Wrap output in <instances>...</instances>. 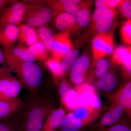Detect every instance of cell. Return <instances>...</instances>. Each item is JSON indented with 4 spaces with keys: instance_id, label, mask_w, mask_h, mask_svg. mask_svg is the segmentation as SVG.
<instances>
[{
    "instance_id": "1",
    "label": "cell",
    "mask_w": 131,
    "mask_h": 131,
    "mask_svg": "<svg viewBox=\"0 0 131 131\" xmlns=\"http://www.w3.org/2000/svg\"><path fill=\"white\" fill-rule=\"evenodd\" d=\"M51 107L42 98H33L26 107L19 124L21 131H41L45 119L51 112Z\"/></svg>"
},
{
    "instance_id": "2",
    "label": "cell",
    "mask_w": 131,
    "mask_h": 131,
    "mask_svg": "<svg viewBox=\"0 0 131 131\" xmlns=\"http://www.w3.org/2000/svg\"><path fill=\"white\" fill-rule=\"evenodd\" d=\"M26 4L23 22L32 27H39L46 25L53 16L46 1H24Z\"/></svg>"
},
{
    "instance_id": "3",
    "label": "cell",
    "mask_w": 131,
    "mask_h": 131,
    "mask_svg": "<svg viewBox=\"0 0 131 131\" xmlns=\"http://www.w3.org/2000/svg\"><path fill=\"white\" fill-rule=\"evenodd\" d=\"M14 72L22 88L31 94L35 93L42 79V70L39 65L34 62H23L17 66Z\"/></svg>"
},
{
    "instance_id": "4",
    "label": "cell",
    "mask_w": 131,
    "mask_h": 131,
    "mask_svg": "<svg viewBox=\"0 0 131 131\" xmlns=\"http://www.w3.org/2000/svg\"><path fill=\"white\" fill-rule=\"evenodd\" d=\"M26 4L25 2L15 1L0 12V28L9 25L22 24Z\"/></svg>"
},
{
    "instance_id": "5",
    "label": "cell",
    "mask_w": 131,
    "mask_h": 131,
    "mask_svg": "<svg viewBox=\"0 0 131 131\" xmlns=\"http://www.w3.org/2000/svg\"><path fill=\"white\" fill-rule=\"evenodd\" d=\"M9 69L14 71L20 63L23 62H34L36 59L28 48L22 46L14 45L2 48Z\"/></svg>"
},
{
    "instance_id": "6",
    "label": "cell",
    "mask_w": 131,
    "mask_h": 131,
    "mask_svg": "<svg viewBox=\"0 0 131 131\" xmlns=\"http://www.w3.org/2000/svg\"><path fill=\"white\" fill-rule=\"evenodd\" d=\"M9 68L0 77V100L10 101L18 98L21 86L18 80L11 73Z\"/></svg>"
},
{
    "instance_id": "7",
    "label": "cell",
    "mask_w": 131,
    "mask_h": 131,
    "mask_svg": "<svg viewBox=\"0 0 131 131\" xmlns=\"http://www.w3.org/2000/svg\"><path fill=\"white\" fill-rule=\"evenodd\" d=\"M114 48V38L111 33L98 34L93 38L92 50L94 63L111 55Z\"/></svg>"
},
{
    "instance_id": "8",
    "label": "cell",
    "mask_w": 131,
    "mask_h": 131,
    "mask_svg": "<svg viewBox=\"0 0 131 131\" xmlns=\"http://www.w3.org/2000/svg\"><path fill=\"white\" fill-rule=\"evenodd\" d=\"M117 14L115 9L109 8H95L92 15V21L98 34L108 32L112 28Z\"/></svg>"
},
{
    "instance_id": "9",
    "label": "cell",
    "mask_w": 131,
    "mask_h": 131,
    "mask_svg": "<svg viewBox=\"0 0 131 131\" xmlns=\"http://www.w3.org/2000/svg\"><path fill=\"white\" fill-rule=\"evenodd\" d=\"M72 47L69 32H61L54 35L50 51L51 57L62 61L72 49Z\"/></svg>"
},
{
    "instance_id": "10",
    "label": "cell",
    "mask_w": 131,
    "mask_h": 131,
    "mask_svg": "<svg viewBox=\"0 0 131 131\" xmlns=\"http://www.w3.org/2000/svg\"><path fill=\"white\" fill-rule=\"evenodd\" d=\"M90 65V59L88 56L83 54L79 57L71 70L70 78L73 83L77 86L83 84Z\"/></svg>"
},
{
    "instance_id": "11",
    "label": "cell",
    "mask_w": 131,
    "mask_h": 131,
    "mask_svg": "<svg viewBox=\"0 0 131 131\" xmlns=\"http://www.w3.org/2000/svg\"><path fill=\"white\" fill-rule=\"evenodd\" d=\"M80 0H48L46 1L51 9L53 16L61 12H65L75 15L79 9Z\"/></svg>"
},
{
    "instance_id": "12",
    "label": "cell",
    "mask_w": 131,
    "mask_h": 131,
    "mask_svg": "<svg viewBox=\"0 0 131 131\" xmlns=\"http://www.w3.org/2000/svg\"><path fill=\"white\" fill-rule=\"evenodd\" d=\"M18 35L17 41L19 45L29 47L38 40L37 30L35 27H32L22 23L18 26Z\"/></svg>"
},
{
    "instance_id": "13",
    "label": "cell",
    "mask_w": 131,
    "mask_h": 131,
    "mask_svg": "<svg viewBox=\"0 0 131 131\" xmlns=\"http://www.w3.org/2000/svg\"><path fill=\"white\" fill-rule=\"evenodd\" d=\"M113 62L121 66L124 70L131 75V47L119 46L115 50L112 57Z\"/></svg>"
},
{
    "instance_id": "14",
    "label": "cell",
    "mask_w": 131,
    "mask_h": 131,
    "mask_svg": "<svg viewBox=\"0 0 131 131\" xmlns=\"http://www.w3.org/2000/svg\"><path fill=\"white\" fill-rule=\"evenodd\" d=\"M124 107L118 103H113L107 112L103 115L100 121V130L105 127L112 125L120 118L124 113Z\"/></svg>"
},
{
    "instance_id": "15",
    "label": "cell",
    "mask_w": 131,
    "mask_h": 131,
    "mask_svg": "<svg viewBox=\"0 0 131 131\" xmlns=\"http://www.w3.org/2000/svg\"><path fill=\"white\" fill-rule=\"evenodd\" d=\"M113 103H118L124 107L129 114L131 110V83L129 81L118 90L112 96Z\"/></svg>"
},
{
    "instance_id": "16",
    "label": "cell",
    "mask_w": 131,
    "mask_h": 131,
    "mask_svg": "<svg viewBox=\"0 0 131 131\" xmlns=\"http://www.w3.org/2000/svg\"><path fill=\"white\" fill-rule=\"evenodd\" d=\"M18 35V26L9 25L0 28V45L2 48L14 45Z\"/></svg>"
},
{
    "instance_id": "17",
    "label": "cell",
    "mask_w": 131,
    "mask_h": 131,
    "mask_svg": "<svg viewBox=\"0 0 131 131\" xmlns=\"http://www.w3.org/2000/svg\"><path fill=\"white\" fill-rule=\"evenodd\" d=\"M23 106L21 100L17 98L10 101L0 100V121L4 120L18 112Z\"/></svg>"
},
{
    "instance_id": "18",
    "label": "cell",
    "mask_w": 131,
    "mask_h": 131,
    "mask_svg": "<svg viewBox=\"0 0 131 131\" xmlns=\"http://www.w3.org/2000/svg\"><path fill=\"white\" fill-rule=\"evenodd\" d=\"M92 1H82L75 15L76 23L81 27H85L89 24L91 18Z\"/></svg>"
},
{
    "instance_id": "19",
    "label": "cell",
    "mask_w": 131,
    "mask_h": 131,
    "mask_svg": "<svg viewBox=\"0 0 131 131\" xmlns=\"http://www.w3.org/2000/svg\"><path fill=\"white\" fill-rule=\"evenodd\" d=\"M56 16L55 19L56 27L61 32H69L76 24V16L74 15L61 12Z\"/></svg>"
},
{
    "instance_id": "20",
    "label": "cell",
    "mask_w": 131,
    "mask_h": 131,
    "mask_svg": "<svg viewBox=\"0 0 131 131\" xmlns=\"http://www.w3.org/2000/svg\"><path fill=\"white\" fill-rule=\"evenodd\" d=\"M65 115V111L62 108H59L54 110L49 115L41 131H55L60 126Z\"/></svg>"
},
{
    "instance_id": "21",
    "label": "cell",
    "mask_w": 131,
    "mask_h": 131,
    "mask_svg": "<svg viewBox=\"0 0 131 131\" xmlns=\"http://www.w3.org/2000/svg\"><path fill=\"white\" fill-rule=\"evenodd\" d=\"M117 83L115 74L113 72H108L99 79L96 83V87L100 91L109 93L115 90Z\"/></svg>"
},
{
    "instance_id": "22",
    "label": "cell",
    "mask_w": 131,
    "mask_h": 131,
    "mask_svg": "<svg viewBox=\"0 0 131 131\" xmlns=\"http://www.w3.org/2000/svg\"><path fill=\"white\" fill-rule=\"evenodd\" d=\"M85 125L84 122L75 117L73 112H71L64 116L59 127L62 130L78 131Z\"/></svg>"
},
{
    "instance_id": "23",
    "label": "cell",
    "mask_w": 131,
    "mask_h": 131,
    "mask_svg": "<svg viewBox=\"0 0 131 131\" xmlns=\"http://www.w3.org/2000/svg\"><path fill=\"white\" fill-rule=\"evenodd\" d=\"M73 113L75 117L81 120L86 125L91 121L96 116L98 110L90 106L86 107L77 106L74 109Z\"/></svg>"
},
{
    "instance_id": "24",
    "label": "cell",
    "mask_w": 131,
    "mask_h": 131,
    "mask_svg": "<svg viewBox=\"0 0 131 131\" xmlns=\"http://www.w3.org/2000/svg\"><path fill=\"white\" fill-rule=\"evenodd\" d=\"M38 40L43 43L47 50L50 51L54 40V34L47 24L38 27L37 30Z\"/></svg>"
},
{
    "instance_id": "25",
    "label": "cell",
    "mask_w": 131,
    "mask_h": 131,
    "mask_svg": "<svg viewBox=\"0 0 131 131\" xmlns=\"http://www.w3.org/2000/svg\"><path fill=\"white\" fill-rule=\"evenodd\" d=\"M28 48L36 60L41 62L46 60L50 52L44 44L39 40Z\"/></svg>"
},
{
    "instance_id": "26",
    "label": "cell",
    "mask_w": 131,
    "mask_h": 131,
    "mask_svg": "<svg viewBox=\"0 0 131 131\" xmlns=\"http://www.w3.org/2000/svg\"><path fill=\"white\" fill-rule=\"evenodd\" d=\"M44 64L53 75L55 81L57 82L63 77L64 73L61 68V61L49 57L44 61Z\"/></svg>"
},
{
    "instance_id": "27",
    "label": "cell",
    "mask_w": 131,
    "mask_h": 131,
    "mask_svg": "<svg viewBox=\"0 0 131 131\" xmlns=\"http://www.w3.org/2000/svg\"><path fill=\"white\" fill-rule=\"evenodd\" d=\"M80 51L76 49H73L66 55L61 62L62 70L64 73L69 71L77 61Z\"/></svg>"
},
{
    "instance_id": "28",
    "label": "cell",
    "mask_w": 131,
    "mask_h": 131,
    "mask_svg": "<svg viewBox=\"0 0 131 131\" xmlns=\"http://www.w3.org/2000/svg\"><path fill=\"white\" fill-rule=\"evenodd\" d=\"M62 103L70 110L74 109L78 105V94L77 90L71 88L61 97Z\"/></svg>"
},
{
    "instance_id": "29",
    "label": "cell",
    "mask_w": 131,
    "mask_h": 131,
    "mask_svg": "<svg viewBox=\"0 0 131 131\" xmlns=\"http://www.w3.org/2000/svg\"><path fill=\"white\" fill-rule=\"evenodd\" d=\"M95 64V73L96 77L100 79L108 72L110 67V63L107 59H99Z\"/></svg>"
},
{
    "instance_id": "30",
    "label": "cell",
    "mask_w": 131,
    "mask_h": 131,
    "mask_svg": "<svg viewBox=\"0 0 131 131\" xmlns=\"http://www.w3.org/2000/svg\"><path fill=\"white\" fill-rule=\"evenodd\" d=\"M121 35L123 41L127 44H131V19H127L122 25Z\"/></svg>"
},
{
    "instance_id": "31",
    "label": "cell",
    "mask_w": 131,
    "mask_h": 131,
    "mask_svg": "<svg viewBox=\"0 0 131 131\" xmlns=\"http://www.w3.org/2000/svg\"><path fill=\"white\" fill-rule=\"evenodd\" d=\"M118 7L122 15L124 17L128 19H131V1H121Z\"/></svg>"
},
{
    "instance_id": "32",
    "label": "cell",
    "mask_w": 131,
    "mask_h": 131,
    "mask_svg": "<svg viewBox=\"0 0 131 131\" xmlns=\"http://www.w3.org/2000/svg\"><path fill=\"white\" fill-rule=\"evenodd\" d=\"M101 131H131V128L129 125L122 122L114 124L107 129Z\"/></svg>"
},
{
    "instance_id": "33",
    "label": "cell",
    "mask_w": 131,
    "mask_h": 131,
    "mask_svg": "<svg viewBox=\"0 0 131 131\" xmlns=\"http://www.w3.org/2000/svg\"><path fill=\"white\" fill-rule=\"evenodd\" d=\"M0 131H21L19 125L15 126L8 122L0 121Z\"/></svg>"
},
{
    "instance_id": "34",
    "label": "cell",
    "mask_w": 131,
    "mask_h": 131,
    "mask_svg": "<svg viewBox=\"0 0 131 131\" xmlns=\"http://www.w3.org/2000/svg\"><path fill=\"white\" fill-rule=\"evenodd\" d=\"M72 88L70 84L67 80L63 79L60 83L58 89V93L61 97Z\"/></svg>"
},
{
    "instance_id": "35",
    "label": "cell",
    "mask_w": 131,
    "mask_h": 131,
    "mask_svg": "<svg viewBox=\"0 0 131 131\" xmlns=\"http://www.w3.org/2000/svg\"><path fill=\"white\" fill-rule=\"evenodd\" d=\"M102 101L100 98L96 95L94 96L90 106L95 109L98 110L101 106Z\"/></svg>"
},
{
    "instance_id": "36",
    "label": "cell",
    "mask_w": 131,
    "mask_h": 131,
    "mask_svg": "<svg viewBox=\"0 0 131 131\" xmlns=\"http://www.w3.org/2000/svg\"><path fill=\"white\" fill-rule=\"evenodd\" d=\"M95 8L103 9L108 8L107 0H97L95 2Z\"/></svg>"
},
{
    "instance_id": "37",
    "label": "cell",
    "mask_w": 131,
    "mask_h": 131,
    "mask_svg": "<svg viewBox=\"0 0 131 131\" xmlns=\"http://www.w3.org/2000/svg\"><path fill=\"white\" fill-rule=\"evenodd\" d=\"M108 8L115 9L118 6L121 1L119 0H107Z\"/></svg>"
},
{
    "instance_id": "38",
    "label": "cell",
    "mask_w": 131,
    "mask_h": 131,
    "mask_svg": "<svg viewBox=\"0 0 131 131\" xmlns=\"http://www.w3.org/2000/svg\"><path fill=\"white\" fill-rule=\"evenodd\" d=\"M14 1L13 0H0V12Z\"/></svg>"
},
{
    "instance_id": "39",
    "label": "cell",
    "mask_w": 131,
    "mask_h": 131,
    "mask_svg": "<svg viewBox=\"0 0 131 131\" xmlns=\"http://www.w3.org/2000/svg\"><path fill=\"white\" fill-rule=\"evenodd\" d=\"M5 57L3 51L0 48V64L3 63L5 61Z\"/></svg>"
},
{
    "instance_id": "40",
    "label": "cell",
    "mask_w": 131,
    "mask_h": 131,
    "mask_svg": "<svg viewBox=\"0 0 131 131\" xmlns=\"http://www.w3.org/2000/svg\"><path fill=\"white\" fill-rule=\"evenodd\" d=\"M7 68H3L0 67V77H1L3 74L6 70H7Z\"/></svg>"
},
{
    "instance_id": "41",
    "label": "cell",
    "mask_w": 131,
    "mask_h": 131,
    "mask_svg": "<svg viewBox=\"0 0 131 131\" xmlns=\"http://www.w3.org/2000/svg\"><path fill=\"white\" fill-rule=\"evenodd\" d=\"M60 131H64L62 130H61Z\"/></svg>"
}]
</instances>
